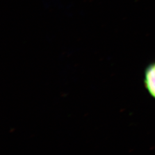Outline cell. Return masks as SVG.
<instances>
[{
    "mask_svg": "<svg viewBox=\"0 0 155 155\" xmlns=\"http://www.w3.org/2000/svg\"><path fill=\"white\" fill-rule=\"evenodd\" d=\"M144 84L149 94L155 99V61L150 63L145 69Z\"/></svg>",
    "mask_w": 155,
    "mask_h": 155,
    "instance_id": "1",
    "label": "cell"
}]
</instances>
